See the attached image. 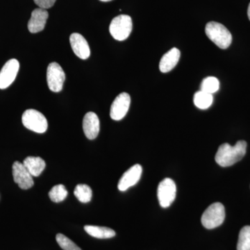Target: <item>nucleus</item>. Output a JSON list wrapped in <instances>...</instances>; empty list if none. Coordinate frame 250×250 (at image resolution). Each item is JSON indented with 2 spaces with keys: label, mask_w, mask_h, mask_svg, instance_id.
Masks as SVG:
<instances>
[{
  "label": "nucleus",
  "mask_w": 250,
  "mask_h": 250,
  "mask_svg": "<svg viewBox=\"0 0 250 250\" xmlns=\"http://www.w3.org/2000/svg\"><path fill=\"white\" fill-rule=\"evenodd\" d=\"M247 143L239 141L234 146L224 143L215 154V161L222 167H229L241 161L246 154Z\"/></svg>",
  "instance_id": "1"
},
{
  "label": "nucleus",
  "mask_w": 250,
  "mask_h": 250,
  "mask_svg": "<svg viewBox=\"0 0 250 250\" xmlns=\"http://www.w3.org/2000/svg\"><path fill=\"white\" fill-rule=\"evenodd\" d=\"M205 32L208 39L220 49L228 48L232 42V36L223 24L216 22L207 23Z\"/></svg>",
  "instance_id": "2"
},
{
  "label": "nucleus",
  "mask_w": 250,
  "mask_h": 250,
  "mask_svg": "<svg viewBox=\"0 0 250 250\" xmlns=\"http://www.w3.org/2000/svg\"><path fill=\"white\" fill-rule=\"evenodd\" d=\"M225 218V207L220 202L212 204L202 215V225L208 229L218 228L223 223Z\"/></svg>",
  "instance_id": "3"
},
{
  "label": "nucleus",
  "mask_w": 250,
  "mask_h": 250,
  "mask_svg": "<svg viewBox=\"0 0 250 250\" xmlns=\"http://www.w3.org/2000/svg\"><path fill=\"white\" fill-rule=\"evenodd\" d=\"M132 20L127 15H120L113 18L109 26V31L113 39L123 41L129 37L132 31Z\"/></svg>",
  "instance_id": "4"
},
{
  "label": "nucleus",
  "mask_w": 250,
  "mask_h": 250,
  "mask_svg": "<svg viewBox=\"0 0 250 250\" xmlns=\"http://www.w3.org/2000/svg\"><path fill=\"white\" fill-rule=\"evenodd\" d=\"M23 125L27 129L34 132L42 134L47 129V121L41 112L34 109H28L24 112L22 117Z\"/></svg>",
  "instance_id": "5"
},
{
  "label": "nucleus",
  "mask_w": 250,
  "mask_h": 250,
  "mask_svg": "<svg viewBox=\"0 0 250 250\" xmlns=\"http://www.w3.org/2000/svg\"><path fill=\"white\" fill-rule=\"evenodd\" d=\"M177 187L172 179H164L158 187L157 195L159 204L163 208L170 207L175 200Z\"/></svg>",
  "instance_id": "6"
},
{
  "label": "nucleus",
  "mask_w": 250,
  "mask_h": 250,
  "mask_svg": "<svg viewBox=\"0 0 250 250\" xmlns=\"http://www.w3.org/2000/svg\"><path fill=\"white\" fill-rule=\"evenodd\" d=\"M65 80V72L61 65L55 62L49 64L47 70V82L49 89L55 93L62 91Z\"/></svg>",
  "instance_id": "7"
},
{
  "label": "nucleus",
  "mask_w": 250,
  "mask_h": 250,
  "mask_svg": "<svg viewBox=\"0 0 250 250\" xmlns=\"http://www.w3.org/2000/svg\"><path fill=\"white\" fill-rule=\"evenodd\" d=\"M131 104V98L126 93H122L115 99L112 103L111 110H110V116L111 119L114 121H121L125 118L129 111Z\"/></svg>",
  "instance_id": "8"
},
{
  "label": "nucleus",
  "mask_w": 250,
  "mask_h": 250,
  "mask_svg": "<svg viewBox=\"0 0 250 250\" xmlns=\"http://www.w3.org/2000/svg\"><path fill=\"white\" fill-rule=\"evenodd\" d=\"M14 180L18 187L23 190H27L34 186L33 176L29 173L22 163L16 161L13 165Z\"/></svg>",
  "instance_id": "9"
},
{
  "label": "nucleus",
  "mask_w": 250,
  "mask_h": 250,
  "mask_svg": "<svg viewBox=\"0 0 250 250\" xmlns=\"http://www.w3.org/2000/svg\"><path fill=\"white\" fill-rule=\"evenodd\" d=\"M19 68V62L15 59L8 61L4 64L0 72V89H5L12 84L17 76Z\"/></svg>",
  "instance_id": "10"
},
{
  "label": "nucleus",
  "mask_w": 250,
  "mask_h": 250,
  "mask_svg": "<svg viewBox=\"0 0 250 250\" xmlns=\"http://www.w3.org/2000/svg\"><path fill=\"white\" fill-rule=\"evenodd\" d=\"M143 168L141 165L136 164L130 167L129 170L126 171L122 176L118 188L121 191H125L130 187L136 185L141 179L142 174Z\"/></svg>",
  "instance_id": "11"
},
{
  "label": "nucleus",
  "mask_w": 250,
  "mask_h": 250,
  "mask_svg": "<svg viewBox=\"0 0 250 250\" xmlns=\"http://www.w3.org/2000/svg\"><path fill=\"white\" fill-rule=\"evenodd\" d=\"M70 45L77 57L83 60L89 58L90 51L88 42L78 33H74L70 37Z\"/></svg>",
  "instance_id": "12"
},
{
  "label": "nucleus",
  "mask_w": 250,
  "mask_h": 250,
  "mask_svg": "<svg viewBox=\"0 0 250 250\" xmlns=\"http://www.w3.org/2000/svg\"><path fill=\"white\" fill-rule=\"evenodd\" d=\"M49 14L46 9L38 8L32 11L29 22H28V29L32 34L40 32L45 29L46 22Z\"/></svg>",
  "instance_id": "13"
},
{
  "label": "nucleus",
  "mask_w": 250,
  "mask_h": 250,
  "mask_svg": "<svg viewBox=\"0 0 250 250\" xmlns=\"http://www.w3.org/2000/svg\"><path fill=\"white\" fill-rule=\"evenodd\" d=\"M83 129L87 139L94 140L98 137L100 124L96 113L88 112L85 115L83 120Z\"/></svg>",
  "instance_id": "14"
},
{
  "label": "nucleus",
  "mask_w": 250,
  "mask_h": 250,
  "mask_svg": "<svg viewBox=\"0 0 250 250\" xmlns=\"http://www.w3.org/2000/svg\"><path fill=\"white\" fill-rule=\"evenodd\" d=\"M180 51L174 47L164 54L159 62V69L161 72L166 73L170 72L178 63L180 58Z\"/></svg>",
  "instance_id": "15"
},
{
  "label": "nucleus",
  "mask_w": 250,
  "mask_h": 250,
  "mask_svg": "<svg viewBox=\"0 0 250 250\" xmlns=\"http://www.w3.org/2000/svg\"><path fill=\"white\" fill-rule=\"evenodd\" d=\"M33 177H39L45 168V162L41 157L28 156L22 163Z\"/></svg>",
  "instance_id": "16"
},
{
  "label": "nucleus",
  "mask_w": 250,
  "mask_h": 250,
  "mask_svg": "<svg viewBox=\"0 0 250 250\" xmlns=\"http://www.w3.org/2000/svg\"><path fill=\"white\" fill-rule=\"evenodd\" d=\"M84 229L90 236H93L94 238H100V239L111 238L116 236V232L113 229L108 228H104V227L86 225L84 227Z\"/></svg>",
  "instance_id": "17"
},
{
  "label": "nucleus",
  "mask_w": 250,
  "mask_h": 250,
  "mask_svg": "<svg viewBox=\"0 0 250 250\" xmlns=\"http://www.w3.org/2000/svg\"><path fill=\"white\" fill-rule=\"evenodd\" d=\"M213 98L211 94L206 93V92H197L194 95L193 102L195 106L200 109H207L211 106L213 104Z\"/></svg>",
  "instance_id": "18"
},
{
  "label": "nucleus",
  "mask_w": 250,
  "mask_h": 250,
  "mask_svg": "<svg viewBox=\"0 0 250 250\" xmlns=\"http://www.w3.org/2000/svg\"><path fill=\"white\" fill-rule=\"evenodd\" d=\"M75 197L82 203H88L91 200L93 192L86 184H78L74 190Z\"/></svg>",
  "instance_id": "19"
},
{
  "label": "nucleus",
  "mask_w": 250,
  "mask_h": 250,
  "mask_svg": "<svg viewBox=\"0 0 250 250\" xmlns=\"http://www.w3.org/2000/svg\"><path fill=\"white\" fill-rule=\"evenodd\" d=\"M237 250H250V226L241 229L238 236Z\"/></svg>",
  "instance_id": "20"
},
{
  "label": "nucleus",
  "mask_w": 250,
  "mask_h": 250,
  "mask_svg": "<svg viewBox=\"0 0 250 250\" xmlns=\"http://www.w3.org/2000/svg\"><path fill=\"white\" fill-rule=\"evenodd\" d=\"M219 88H220V82L218 79L215 77H208L202 81L200 90L212 95L216 93Z\"/></svg>",
  "instance_id": "21"
},
{
  "label": "nucleus",
  "mask_w": 250,
  "mask_h": 250,
  "mask_svg": "<svg viewBox=\"0 0 250 250\" xmlns=\"http://www.w3.org/2000/svg\"><path fill=\"white\" fill-rule=\"evenodd\" d=\"M67 195L66 188L62 184L55 186L49 192V198L52 202H56V203L63 201L66 198Z\"/></svg>",
  "instance_id": "22"
},
{
  "label": "nucleus",
  "mask_w": 250,
  "mask_h": 250,
  "mask_svg": "<svg viewBox=\"0 0 250 250\" xmlns=\"http://www.w3.org/2000/svg\"><path fill=\"white\" fill-rule=\"evenodd\" d=\"M56 239L59 246L63 250H82L74 242L62 233H58L56 236Z\"/></svg>",
  "instance_id": "23"
},
{
  "label": "nucleus",
  "mask_w": 250,
  "mask_h": 250,
  "mask_svg": "<svg viewBox=\"0 0 250 250\" xmlns=\"http://www.w3.org/2000/svg\"><path fill=\"white\" fill-rule=\"evenodd\" d=\"M34 1L35 4L39 6V8L47 9L52 7L57 0H34Z\"/></svg>",
  "instance_id": "24"
},
{
  "label": "nucleus",
  "mask_w": 250,
  "mask_h": 250,
  "mask_svg": "<svg viewBox=\"0 0 250 250\" xmlns=\"http://www.w3.org/2000/svg\"><path fill=\"white\" fill-rule=\"evenodd\" d=\"M248 18H249V19L250 21V3L249 4V6H248Z\"/></svg>",
  "instance_id": "25"
},
{
  "label": "nucleus",
  "mask_w": 250,
  "mask_h": 250,
  "mask_svg": "<svg viewBox=\"0 0 250 250\" xmlns=\"http://www.w3.org/2000/svg\"><path fill=\"white\" fill-rule=\"evenodd\" d=\"M100 1H104V2H107V1H111L112 0H100Z\"/></svg>",
  "instance_id": "26"
}]
</instances>
